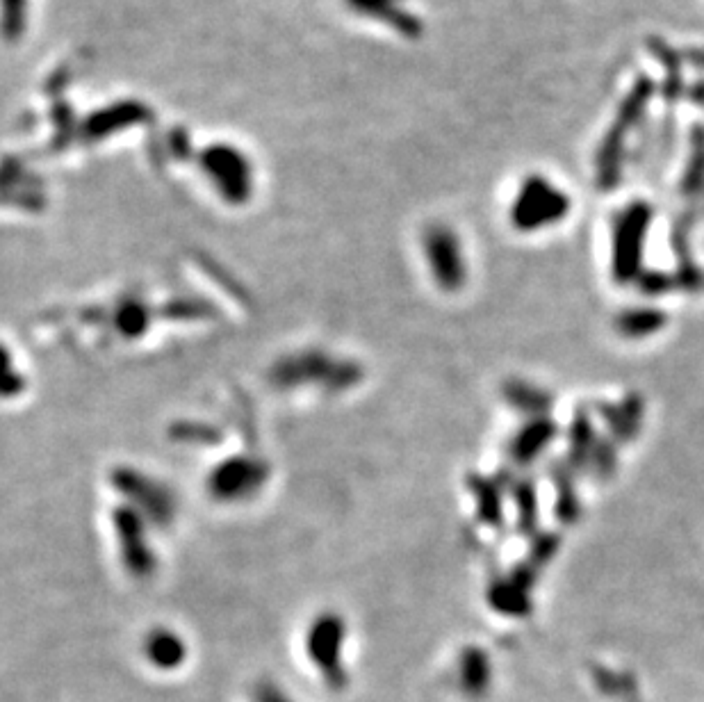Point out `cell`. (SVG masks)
Returning a JSON list of instances; mask_svg holds the SVG:
<instances>
[{
	"label": "cell",
	"instance_id": "6da1fadb",
	"mask_svg": "<svg viewBox=\"0 0 704 702\" xmlns=\"http://www.w3.org/2000/svg\"><path fill=\"white\" fill-rule=\"evenodd\" d=\"M340 641L342 630L340 623L333 618H319L308 636V652L315 666L331 684H342V666H340Z\"/></svg>",
	"mask_w": 704,
	"mask_h": 702
},
{
	"label": "cell",
	"instance_id": "7a4b0ae2",
	"mask_svg": "<svg viewBox=\"0 0 704 702\" xmlns=\"http://www.w3.org/2000/svg\"><path fill=\"white\" fill-rule=\"evenodd\" d=\"M146 657H149L153 666L162 668V671H171V668L183 664L185 643L183 639H178L174 632H153L149 639H146Z\"/></svg>",
	"mask_w": 704,
	"mask_h": 702
},
{
	"label": "cell",
	"instance_id": "3957f363",
	"mask_svg": "<svg viewBox=\"0 0 704 702\" xmlns=\"http://www.w3.org/2000/svg\"><path fill=\"white\" fill-rule=\"evenodd\" d=\"M258 702H290V700L274 687H263L258 691Z\"/></svg>",
	"mask_w": 704,
	"mask_h": 702
}]
</instances>
